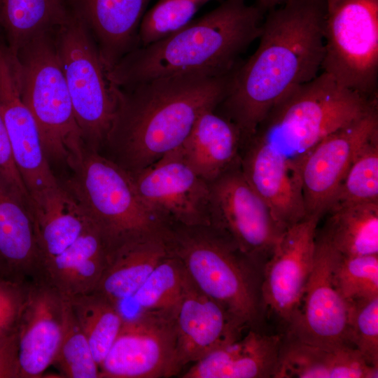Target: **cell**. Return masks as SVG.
<instances>
[{
	"label": "cell",
	"mask_w": 378,
	"mask_h": 378,
	"mask_svg": "<svg viewBox=\"0 0 378 378\" xmlns=\"http://www.w3.org/2000/svg\"><path fill=\"white\" fill-rule=\"evenodd\" d=\"M235 69L219 76L188 74L115 85L118 109L106 145L115 155L111 159L135 174L177 148L200 115L225 98Z\"/></svg>",
	"instance_id": "7a4b0ae2"
},
{
	"label": "cell",
	"mask_w": 378,
	"mask_h": 378,
	"mask_svg": "<svg viewBox=\"0 0 378 378\" xmlns=\"http://www.w3.org/2000/svg\"><path fill=\"white\" fill-rule=\"evenodd\" d=\"M370 202H378V134L354 157L327 214L340 207Z\"/></svg>",
	"instance_id": "f546056e"
},
{
	"label": "cell",
	"mask_w": 378,
	"mask_h": 378,
	"mask_svg": "<svg viewBox=\"0 0 378 378\" xmlns=\"http://www.w3.org/2000/svg\"><path fill=\"white\" fill-rule=\"evenodd\" d=\"M109 253L108 244L92 222L74 243L44 263L43 277L66 298L92 293Z\"/></svg>",
	"instance_id": "603a6c76"
},
{
	"label": "cell",
	"mask_w": 378,
	"mask_h": 378,
	"mask_svg": "<svg viewBox=\"0 0 378 378\" xmlns=\"http://www.w3.org/2000/svg\"><path fill=\"white\" fill-rule=\"evenodd\" d=\"M29 209L43 267L74 243L92 223L61 185L31 202Z\"/></svg>",
	"instance_id": "d4e9b609"
},
{
	"label": "cell",
	"mask_w": 378,
	"mask_h": 378,
	"mask_svg": "<svg viewBox=\"0 0 378 378\" xmlns=\"http://www.w3.org/2000/svg\"><path fill=\"white\" fill-rule=\"evenodd\" d=\"M69 13L57 29L55 46L85 146L98 151L106 146L115 118L116 87L108 78L90 31Z\"/></svg>",
	"instance_id": "ba28073f"
},
{
	"label": "cell",
	"mask_w": 378,
	"mask_h": 378,
	"mask_svg": "<svg viewBox=\"0 0 378 378\" xmlns=\"http://www.w3.org/2000/svg\"><path fill=\"white\" fill-rule=\"evenodd\" d=\"M65 297L44 278L31 280L21 315L20 378H38L52 365L62 332Z\"/></svg>",
	"instance_id": "ac0fdd59"
},
{
	"label": "cell",
	"mask_w": 378,
	"mask_h": 378,
	"mask_svg": "<svg viewBox=\"0 0 378 378\" xmlns=\"http://www.w3.org/2000/svg\"><path fill=\"white\" fill-rule=\"evenodd\" d=\"M0 255L15 275L30 280L43 276L29 206L1 177Z\"/></svg>",
	"instance_id": "484cf974"
},
{
	"label": "cell",
	"mask_w": 378,
	"mask_h": 378,
	"mask_svg": "<svg viewBox=\"0 0 378 378\" xmlns=\"http://www.w3.org/2000/svg\"><path fill=\"white\" fill-rule=\"evenodd\" d=\"M209 185V225L263 269L285 230L246 179L240 162Z\"/></svg>",
	"instance_id": "30bf717a"
},
{
	"label": "cell",
	"mask_w": 378,
	"mask_h": 378,
	"mask_svg": "<svg viewBox=\"0 0 378 378\" xmlns=\"http://www.w3.org/2000/svg\"><path fill=\"white\" fill-rule=\"evenodd\" d=\"M378 134V105L323 139L306 158L301 172L307 216L320 218L360 148Z\"/></svg>",
	"instance_id": "4fadbf2b"
},
{
	"label": "cell",
	"mask_w": 378,
	"mask_h": 378,
	"mask_svg": "<svg viewBox=\"0 0 378 378\" xmlns=\"http://www.w3.org/2000/svg\"><path fill=\"white\" fill-rule=\"evenodd\" d=\"M335 255V250L316 232L312 270L300 305L287 325L286 334L326 349L352 346L349 339L351 306L332 281Z\"/></svg>",
	"instance_id": "7c38bea8"
},
{
	"label": "cell",
	"mask_w": 378,
	"mask_h": 378,
	"mask_svg": "<svg viewBox=\"0 0 378 378\" xmlns=\"http://www.w3.org/2000/svg\"><path fill=\"white\" fill-rule=\"evenodd\" d=\"M31 280L0 274V337L18 330Z\"/></svg>",
	"instance_id": "d590c367"
},
{
	"label": "cell",
	"mask_w": 378,
	"mask_h": 378,
	"mask_svg": "<svg viewBox=\"0 0 378 378\" xmlns=\"http://www.w3.org/2000/svg\"><path fill=\"white\" fill-rule=\"evenodd\" d=\"M71 168L74 175L65 188L99 230L110 252L165 230L168 223L141 200L132 174L111 158L86 147Z\"/></svg>",
	"instance_id": "8992f818"
},
{
	"label": "cell",
	"mask_w": 378,
	"mask_h": 378,
	"mask_svg": "<svg viewBox=\"0 0 378 378\" xmlns=\"http://www.w3.org/2000/svg\"><path fill=\"white\" fill-rule=\"evenodd\" d=\"M0 112L16 168L30 202L59 186L49 164L31 112L22 100L13 56L0 43Z\"/></svg>",
	"instance_id": "2e32d148"
},
{
	"label": "cell",
	"mask_w": 378,
	"mask_h": 378,
	"mask_svg": "<svg viewBox=\"0 0 378 378\" xmlns=\"http://www.w3.org/2000/svg\"><path fill=\"white\" fill-rule=\"evenodd\" d=\"M256 5L264 12L282 4L287 0H255Z\"/></svg>",
	"instance_id": "f35d334b"
},
{
	"label": "cell",
	"mask_w": 378,
	"mask_h": 378,
	"mask_svg": "<svg viewBox=\"0 0 378 378\" xmlns=\"http://www.w3.org/2000/svg\"><path fill=\"white\" fill-rule=\"evenodd\" d=\"M186 276L183 264L168 248L167 254L132 298L140 311L173 309L181 298Z\"/></svg>",
	"instance_id": "4dcf8cb0"
},
{
	"label": "cell",
	"mask_w": 378,
	"mask_h": 378,
	"mask_svg": "<svg viewBox=\"0 0 378 378\" xmlns=\"http://www.w3.org/2000/svg\"><path fill=\"white\" fill-rule=\"evenodd\" d=\"M67 10L93 36L107 71L139 46V29L150 0H66Z\"/></svg>",
	"instance_id": "d6986e66"
},
{
	"label": "cell",
	"mask_w": 378,
	"mask_h": 378,
	"mask_svg": "<svg viewBox=\"0 0 378 378\" xmlns=\"http://www.w3.org/2000/svg\"><path fill=\"white\" fill-rule=\"evenodd\" d=\"M332 281L349 304L378 297V254L346 256L335 251Z\"/></svg>",
	"instance_id": "1f68e13d"
},
{
	"label": "cell",
	"mask_w": 378,
	"mask_h": 378,
	"mask_svg": "<svg viewBox=\"0 0 378 378\" xmlns=\"http://www.w3.org/2000/svg\"><path fill=\"white\" fill-rule=\"evenodd\" d=\"M175 307L125 318L99 365V378L169 377L176 346Z\"/></svg>",
	"instance_id": "8fae6325"
},
{
	"label": "cell",
	"mask_w": 378,
	"mask_h": 378,
	"mask_svg": "<svg viewBox=\"0 0 378 378\" xmlns=\"http://www.w3.org/2000/svg\"><path fill=\"white\" fill-rule=\"evenodd\" d=\"M0 177L27 205L30 199L13 161L6 125L0 112Z\"/></svg>",
	"instance_id": "8d00e7d4"
},
{
	"label": "cell",
	"mask_w": 378,
	"mask_h": 378,
	"mask_svg": "<svg viewBox=\"0 0 378 378\" xmlns=\"http://www.w3.org/2000/svg\"><path fill=\"white\" fill-rule=\"evenodd\" d=\"M67 298L99 368L119 334L125 317L118 305L95 291Z\"/></svg>",
	"instance_id": "f1b7e54d"
},
{
	"label": "cell",
	"mask_w": 378,
	"mask_h": 378,
	"mask_svg": "<svg viewBox=\"0 0 378 378\" xmlns=\"http://www.w3.org/2000/svg\"><path fill=\"white\" fill-rule=\"evenodd\" d=\"M164 231L127 241L112 250L94 291L117 305L132 298L168 253Z\"/></svg>",
	"instance_id": "cb8c5ba5"
},
{
	"label": "cell",
	"mask_w": 378,
	"mask_h": 378,
	"mask_svg": "<svg viewBox=\"0 0 378 378\" xmlns=\"http://www.w3.org/2000/svg\"><path fill=\"white\" fill-rule=\"evenodd\" d=\"M321 69L341 86L377 99L378 0H325Z\"/></svg>",
	"instance_id": "9c48e42d"
},
{
	"label": "cell",
	"mask_w": 378,
	"mask_h": 378,
	"mask_svg": "<svg viewBox=\"0 0 378 378\" xmlns=\"http://www.w3.org/2000/svg\"><path fill=\"white\" fill-rule=\"evenodd\" d=\"M327 214L326 225L318 233L339 253L378 254V202L348 205Z\"/></svg>",
	"instance_id": "83f0119b"
},
{
	"label": "cell",
	"mask_w": 378,
	"mask_h": 378,
	"mask_svg": "<svg viewBox=\"0 0 378 378\" xmlns=\"http://www.w3.org/2000/svg\"><path fill=\"white\" fill-rule=\"evenodd\" d=\"M174 319L176 346L169 377L239 338L248 329L222 304L200 290L188 274L175 307Z\"/></svg>",
	"instance_id": "e0dca14e"
},
{
	"label": "cell",
	"mask_w": 378,
	"mask_h": 378,
	"mask_svg": "<svg viewBox=\"0 0 378 378\" xmlns=\"http://www.w3.org/2000/svg\"><path fill=\"white\" fill-rule=\"evenodd\" d=\"M274 378H377L378 368L354 347L326 349L283 336Z\"/></svg>",
	"instance_id": "7402d4cb"
},
{
	"label": "cell",
	"mask_w": 378,
	"mask_h": 378,
	"mask_svg": "<svg viewBox=\"0 0 378 378\" xmlns=\"http://www.w3.org/2000/svg\"><path fill=\"white\" fill-rule=\"evenodd\" d=\"M18 330L0 337V378H20Z\"/></svg>",
	"instance_id": "74e56055"
},
{
	"label": "cell",
	"mask_w": 378,
	"mask_h": 378,
	"mask_svg": "<svg viewBox=\"0 0 378 378\" xmlns=\"http://www.w3.org/2000/svg\"><path fill=\"white\" fill-rule=\"evenodd\" d=\"M350 306L351 344L368 363L378 368V297Z\"/></svg>",
	"instance_id": "e575fe53"
},
{
	"label": "cell",
	"mask_w": 378,
	"mask_h": 378,
	"mask_svg": "<svg viewBox=\"0 0 378 378\" xmlns=\"http://www.w3.org/2000/svg\"><path fill=\"white\" fill-rule=\"evenodd\" d=\"M131 174L141 200L167 223L209 225L210 185L173 151Z\"/></svg>",
	"instance_id": "5bb4252c"
},
{
	"label": "cell",
	"mask_w": 378,
	"mask_h": 378,
	"mask_svg": "<svg viewBox=\"0 0 378 378\" xmlns=\"http://www.w3.org/2000/svg\"><path fill=\"white\" fill-rule=\"evenodd\" d=\"M242 138L238 127L215 109L202 113L175 153L209 183L240 162Z\"/></svg>",
	"instance_id": "44dd1931"
},
{
	"label": "cell",
	"mask_w": 378,
	"mask_h": 378,
	"mask_svg": "<svg viewBox=\"0 0 378 378\" xmlns=\"http://www.w3.org/2000/svg\"><path fill=\"white\" fill-rule=\"evenodd\" d=\"M13 57L22 100L35 120L48 160L71 166L86 146L55 43L43 35Z\"/></svg>",
	"instance_id": "52a82bcc"
},
{
	"label": "cell",
	"mask_w": 378,
	"mask_h": 378,
	"mask_svg": "<svg viewBox=\"0 0 378 378\" xmlns=\"http://www.w3.org/2000/svg\"><path fill=\"white\" fill-rule=\"evenodd\" d=\"M69 15L63 0H0V24L13 56L34 39L57 30Z\"/></svg>",
	"instance_id": "4316f807"
},
{
	"label": "cell",
	"mask_w": 378,
	"mask_h": 378,
	"mask_svg": "<svg viewBox=\"0 0 378 378\" xmlns=\"http://www.w3.org/2000/svg\"><path fill=\"white\" fill-rule=\"evenodd\" d=\"M223 0H158L144 14L139 29V46H146L181 29L209 2Z\"/></svg>",
	"instance_id": "836d02e7"
},
{
	"label": "cell",
	"mask_w": 378,
	"mask_h": 378,
	"mask_svg": "<svg viewBox=\"0 0 378 378\" xmlns=\"http://www.w3.org/2000/svg\"><path fill=\"white\" fill-rule=\"evenodd\" d=\"M270 10L259 44L236 68L218 113L239 130L242 142L270 109L318 75L324 54L325 0H287Z\"/></svg>",
	"instance_id": "6da1fadb"
},
{
	"label": "cell",
	"mask_w": 378,
	"mask_h": 378,
	"mask_svg": "<svg viewBox=\"0 0 378 378\" xmlns=\"http://www.w3.org/2000/svg\"><path fill=\"white\" fill-rule=\"evenodd\" d=\"M52 365L67 378H99V368L65 297L62 332Z\"/></svg>",
	"instance_id": "d6a6232c"
},
{
	"label": "cell",
	"mask_w": 378,
	"mask_h": 378,
	"mask_svg": "<svg viewBox=\"0 0 378 378\" xmlns=\"http://www.w3.org/2000/svg\"><path fill=\"white\" fill-rule=\"evenodd\" d=\"M282 335L248 328L239 338L213 351L182 374L183 378L274 377Z\"/></svg>",
	"instance_id": "ffe728a7"
},
{
	"label": "cell",
	"mask_w": 378,
	"mask_h": 378,
	"mask_svg": "<svg viewBox=\"0 0 378 378\" xmlns=\"http://www.w3.org/2000/svg\"><path fill=\"white\" fill-rule=\"evenodd\" d=\"M11 273L8 270L6 262H4L2 257L0 255V274H7ZM13 274V273H11Z\"/></svg>",
	"instance_id": "ab89813d"
},
{
	"label": "cell",
	"mask_w": 378,
	"mask_h": 378,
	"mask_svg": "<svg viewBox=\"0 0 378 378\" xmlns=\"http://www.w3.org/2000/svg\"><path fill=\"white\" fill-rule=\"evenodd\" d=\"M318 216H307L284 232L262 269L263 308L287 326L297 312L312 270Z\"/></svg>",
	"instance_id": "9a60e30c"
},
{
	"label": "cell",
	"mask_w": 378,
	"mask_h": 378,
	"mask_svg": "<svg viewBox=\"0 0 378 378\" xmlns=\"http://www.w3.org/2000/svg\"><path fill=\"white\" fill-rule=\"evenodd\" d=\"M377 105V99L345 88L323 72L284 96L245 141L260 145L301 181L303 163L313 148Z\"/></svg>",
	"instance_id": "277c9868"
},
{
	"label": "cell",
	"mask_w": 378,
	"mask_h": 378,
	"mask_svg": "<svg viewBox=\"0 0 378 378\" xmlns=\"http://www.w3.org/2000/svg\"><path fill=\"white\" fill-rule=\"evenodd\" d=\"M263 11L246 0H223L176 31L124 56L107 76L125 87L175 75L232 72L259 38Z\"/></svg>",
	"instance_id": "3957f363"
},
{
	"label": "cell",
	"mask_w": 378,
	"mask_h": 378,
	"mask_svg": "<svg viewBox=\"0 0 378 378\" xmlns=\"http://www.w3.org/2000/svg\"><path fill=\"white\" fill-rule=\"evenodd\" d=\"M164 238L200 290L245 327L258 328L263 314L261 267L210 225L169 223Z\"/></svg>",
	"instance_id": "5b68a950"
}]
</instances>
